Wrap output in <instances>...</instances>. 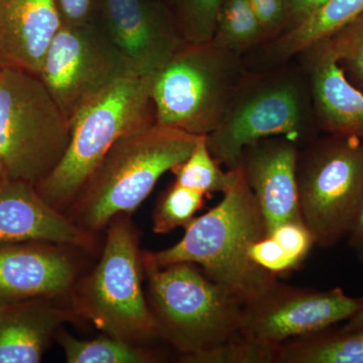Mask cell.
<instances>
[{"mask_svg":"<svg viewBox=\"0 0 363 363\" xmlns=\"http://www.w3.org/2000/svg\"><path fill=\"white\" fill-rule=\"evenodd\" d=\"M62 23L81 26L99 20L102 0H57Z\"/></svg>","mask_w":363,"mask_h":363,"instance_id":"obj_31","label":"cell"},{"mask_svg":"<svg viewBox=\"0 0 363 363\" xmlns=\"http://www.w3.org/2000/svg\"><path fill=\"white\" fill-rule=\"evenodd\" d=\"M71 121L39 76L4 67L0 73V160L6 179L37 185L63 159Z\"/></svg>","mask_w":363,"mask_h":363,"instance_id":"obj_6","label":"cell"},{"mask_svg":"<svg viewBox=\"0 0 363 363\" xmlns=\"http://www.w3.org/2000/svg\"><path fill=\"white\" fill-rule=\"evenodd\" d=\"M224 0H179L177 25L185 42L201 44L213 39Z\"/></svg>","mask_w":363,"mask_h":363,"instance_id":"obj_26","label":"cell"},{"mask_svg":"<svg viewBox=\"0 0 363 363\" xmlns=\"http://www.w3.org/2000/svg\"><path fill=\"white\" fill-rule=\"evenodd\" d=\"M235 56L212 40L184 43L152 76L156 123L194 135L211 133L235 96Z\"/></svg>","mask_w":363,"mask_h":363,"instance_id":"obj_7","label":"cell"},{"mask_svg":"<svg viewBox=\"0 0 363 363\" xmlns=\"http://www.w3.org/2000/svg\"><path fill=\"white\" fill-rule=\"evenodd\" d=\"M4 179H6V169H4L1 160H0V182L4 181Z\"/></svg>","mask_w":363,"mask_h":363,"instance_id":"obj_35","label":"cell"},{"mask_svg":"<svg viewBox=\"0 0 363 363\" xmlns=\"http://www.w3.org/2000/svg\"></svg>","mask_w":363,"mask_h":363,"instance_id":"obj_37","label":"cell"},{"mask_svg":"<svg viewBox=\"0 0 363 363\" xmlns=\"http://www.w3.org/2000/svg\"><path fill=\"white\" fill-rule=\"evenodd\" d=\"M297 145L269 138L243 150L240 168L259 203L267 236L286 222H303L298 200Z\"/></svg>","mask_w":363,"mask_h":363,"instance_id":"obj_15","label":"cell"},{"mask_svg":"<svg viewBox=\"0 0 363 363\" xmlns=\"http://www.w3.org/2000/svg\"><path fill=\"white\" fill-rule=\"evenodd\" d=\"M269 236L284 248L298 266L315 245L311 231L304 222H286L277 227Z\"/></svg>","mask_w":363,"mask_h":363,"instance_id":"obj_28","label":"cell"},{"mask_svg":"<svg viewBox=\"0 0 363 363\" xmlns=\"http://www.w3.org/2000/svg\"><path fill=\"white\" fill-rule=\"evenodd\" d=\"M248 257L255 264L277 276L298 267L272 236H266L252 243Z\"/></svg>","mask_w":363,"mask_h":363,"instance_id":"obj_29","label":"cell"},{"mask_svg":"<svg viewBox=\"0 0 363 363\" xmlns=\"http://www.w3.org/2000/svg\"><path fill=\"white\" fill-rule=\"evenodd\" d=\"M202 193L174 184L157 201L152 213L155 233H172L178 227L186 226L195 218V214L204 204Z\"/></svg>","mask_w":363,"mask_h":363,"instance_id":"obj_24","label":"cell"},{"mask_svg":"<svg viewBox=\"0 0 363 363\" xmlns=\"http://www.w3.org/2000/svg\"><path fill=\"white\" fill-rule=\"evenodd\" d=\"M346 238L350 241V247L363 259V200Z\"/></svg>","mask_w":363,"mask_h":363,"instance_id":"obj_32","label":"cell"},{"mask_svg":"<svg viewBox=\"0 0 363 363\" xmlns=\"http://www.w3.org/2000/svg\"><path fill=\"white\" fill-rule=\"evenodd\" d=\"M57 340L68 363H156L164 359L150 346L135 345L105 334L81 340L62 329Z\"/></svg>","mask_w":363,"mask_h":363,"instance_id":"obj_21","label":"cell"},{"mask_svg":"<svg viewBox=\"0 0 363 363\" xmlns=\"http://www.w3.org/2000/svg\"><path fill=\"white\" fill-rule=\"evenodd\" d=\"M264 35L281 30L289 18L288 0H250Z\"/></svg>","mask_w":363,"mask_h":363,"instance_id":"obj_30","label":"cell"},{"mask_svg":"<svg viewBox=\"0 0 363 363\" xmlns=\"http://www.w3.org/2000/svg\"><path fill=\"white\" fill-rule=\"evenodd\" d=\"M277 363H363V329L331 331L279 346Z\"/></svg>","mask_w":363,"mask_h":363,"instance_id":"obj_20","label":"cell"},{"mask_svg":"<svg viewBox=\"0 0 363 363\" xmlns=\"http://www.w3.org/2000/svg\"><path fill=\"white\" fill-rule=\"evenodd\" d=\"M152 76L126 74L91 97L74 114L70 143L63 159L35 185L48 204L65 213L121 138L156 123Z\"/></svg>","mask_w":363,"mask_h":363,"instance_id":"obj_3","label":"cell"},{"mask_svg":"<svg viewBox=\"0 0 363 363\" xmlns=\"http://www.w3.org/2000/svg\"><path fill=\"white\" fill-rule=\"evenodd\" d=\"M358 329H363V305L350 319L346 321L341 330L354 331L358 330Z\"/></svg>","mask_w":363,"mask_h":363,"instance_id":"obj_34","label":"cell"},{"mask_svg":"<svg viewBox=\"0 0 363 363\" xmlns=\"http://www.w3.org/2000/svg\"><path fill=\"white\" fill-rule=\"evenodd\" d=\"M4 67L1 65V64H0V73H1V71H2V69H4Z\"/></svg>","mask_w":363,"mask_h":363,"instance_id":"obj_36","label":"cell"},{"mask_svg":"<svg viewBox=\"0 0 363 363\" xmlns=\"http://www.w3.org/2000/svg\"><path fill=\"white\" fill-rule=\"evenodd\" d=\"M278 348L255 342L238 333L190 363H277Z\"/></svg>","mask_w":363,"mask_h":363,"instance_id":"obj_27","label":"cell"},{"mask_svg":"<svg viewBox=\"0 0 363 363\" xmlns=\"http://www.w3.org/2000/svg\"><path fill=\"white\" fill-rule=\"evenodd\" d=\"M171 172L176 177L175 183L205 196L223 194L233 186L238 175V169L227 172L221 169L208 147L207 135L198 136L190 156Z\"/></svg>","mask_w":363,"mask_h":363,"instance_id":"obj_22","label":"cell"},{"mask_svg":"<svg viewBox=\"0 0 363 363\" xmlns=\"http://www.w3.org/2000/svg\"><path fill=\"white\" fill-rule=\"evenodd\" d=\"M305 133L304 108L297 86H262L234 96L219 125L207 135L212 156L227 169L240 168L243 150L259 140L284 138L297 145Z\"/></svg>","mask_w":363,"mask_h":363,"instance_id":"obj_10","label":"cell"},{"mask_svg":"<svg viewBox=\"0 0 363 363\" xmlns=\"http://www.w3.org/2000/svg\"><path fill=\"white\" fill-rule=\"evenodd\" d=\"M185 230L175 245L161 252H143V259L159 267L194 264L245 306L266 297L281 285L277 274L257 266L248 257L252 243L266 238L267 229L240 168L221 201L193 219Z\"/></svg>","mask_w":363,"mask_h":363,"instance_id":"obj_1","label":"cell"},{"mask_svg":"<svg viewBox=\"0 0 363 363\" xmlns=\"http://www.w3.org/2000/svg\"><path fill=\"white\" fill-rule=\"evenodd\" d=\"M143 267L147 303L162 339L180 353L182 362H191L240 333L245 305L201 267L189 262L159 267L143 259Z\"/></svg>","mask_w":363,"mask_h":363,"instance_id":"obj_4","label":"cell"},{"mask_svg":"<svg viewBox=\"0 0 363 363\" xmlns=\"http://www.w3.org/2000/svg\"><path fill=\"white\" fill-rule=\"evenodd\" d=\"M48 242L94 252L96 234L81 228L40 197L35 185L0 182V245Z\"/></svg>","mask_w":363,"mask_h":363,"instance_id":"obj_14","label":"cell"},{"mask_svg":"<svg viewBox=\"0 0 363 363\" xmlns=\"http://www.w3.org/2000/svg\"><path fill=\"white\" fill-rule=\"evenodd\" d=\"M311 54L313 101L320 126L330 135L363 140V91L351 84L335 58L316 45Z\"/></svg>","mask_w":363,"mask_h":363,"instance_id":"obj_18","label":"cell"},{"mask_svg":"<svg viewBox=\"0 0 363 363\" xmlns=\"http://www.w3.org/2000/svg\"><path fill=\"white\" fill-rule=\"evenodd\" d=\"M142 253L128 214L119 215L107 226L97 266L74 286L71 304L105 335L150 346L162 336L143 290Z\"/></svg>","mask_w":363,"mask_h":363,"instance_id":"obj_5","label":"cell"},{"mask_svg":"<svg viewBox=\"0 0 363 363\" xmlns=\"http://www.w3.org/2000/svg\"><path fill=\"white\" fill-rule=\"evenodd\" d=\"M99 21L135 75H155L185 43L162 0H102Z\"/></svg>","mask_w":363,"mask_h":363,"instance_id":"obj_12","label":"cell"},{"mask_svg":"<svg viewBox=\"0 0 363 363\" xmlns=\"http://www.w3.org/2000/svg\"><path fill=\"white\" fill-rule=\"evenodd\" d=\"M363 13V0H326L274 43L277 59H288L328 40Z\"/></svg>","mask_w":363,"mask_h":363,"instance_id":"obj_19","label":"cell"},{"mask_svg":"<svg viewBox=\"0 0 363 363\" xmlns=\"http://www.w3.org/2000/svg\"><path fill=\"white\" fill-rule=\"evenodd\" d=\"M80 252L48 242L0 245V303L70 295L80 279Z\"/></svg>","mask_w":363,"mask_h":363,"instance_id":"obj_13","label":"cell"},{"mask_svg":"<svg viewBox=\"0 0 363 363\" xmlns=\"http://www.w3.org/2000/svg\"><path fill=\"white\" fill-rule=\"evenodd\" d=\"M317 45L330 52L351 84L363 91V13Z\"/></svg>","mask_w":363,"mask_h":363,"instance_id":"obj_25","label":"cell"},{"mask_svg":"<svg viewBox=\"0 0 363 363\" xmlns=\"http://www.w3.org/2000/svg\"><path fill=\"white\" fill-rule=\"evenodd\" d=\"M324 1L326 0H288L290 18H295V21L300 20Z\"/></svg>","mask_w":363,"mask_h":363,"instance_id":"obj_33","label":"cell"},{"mask_svg":"<svg viewBox=\"0 0 363 363\" xmlns=\"http://www.w3.org/2000/svg\"><path fill=\"white\" fill-rule=\"evenodd\" d=\"M128 73L121 52L98 20L87 25H62L39 77L71 121L91 97Z\"/></svg>","mask_w":363,"mask_h":363,"instance_id":"obj_9","label":"cell"},{"mask_svg":"<svg viewBox=\"0 0 363 363\" xmlns=\"http://www.w3.org/2000/svg\"><path fill=\"white\" fill-rule=\"evenodd\" d=\"M62 25L57 0H0V64L40 76Z\"/></svg>","mask_w":363,"mask_h":363,"instance_id":"obj_16","label":"cell"},{"mask_svg":"<svg viewBox=\"0 0 363 363\" xmlns=\"http://www.w3.org/2000/svg\"><path fill=\"white\" fill-rule=\"evenodd\" d=\"M60 298L0 303V363H39L64 324L79 318Z\"/></svg>","mask_w":363,"mask_h":363,"instance_id":"obj_17","label":"cell"},{"mask_svg":"<svg viewBox=\"0 0 363 363\" xmlns=\"http://www.w3.org/2000/svg\"><path fill=\"white\" fill-rule=\"evenodd\" d=\"M198 136L157 123L124 135L65 214L81 228L96 234L119 215L133 213L160 178L190 156Z\"/></svg>","mask_w":363,"mask_h":363,"instance_id":"obj_2","label":"cell"},{"mask_svg":"<svg viewBox=\"0 0 363 363\" xmlns=\"http://www.w3.org/2000/svg\"><path fill=\"white\" fill-rule=\"evenodd\" d=\"M303 222L315 245L334 247L350 233L363 200V140L331 135L297 169Z\"/></svg>","mask_w":363,"mask_h":363,"instance_id":"obj_8","label":"cell"},{"mask_svg":"<svg viewBox=\"0 0 363 363\" xmlns=\"http://www.w3.org/2000/svg\"><path fill=\"white\" fill-rule=\"evenodd\" d=\"M266 37L250 0H224L212 40L234 54Z\"/></svg>","mask_w":363,"mask_h":363,"instance_id":"obj_23","label":"cell"},{"mask_svg":"<svg viewBox=\"0 0 363 363\" xmlns=\"http://www.w3.org/2000/svg\"><path fill=\"white\" fill-rule=\"evenodd\" d=\"M362 305L363 297H350L341 288L321 292L281 284L266 297L245 306L240 333L278 348L347 321Z\"/></svg>","mask_w":363,"mask_h":363,"instance_id":"obj_11","label":"cell"}]
</instances>
